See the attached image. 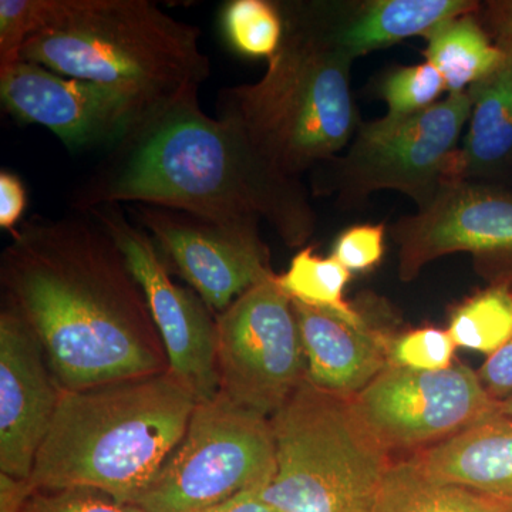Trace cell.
<instances>
[{
	"label": "cell",
	"mask_w": 512,
	"mask_h": 512,
	"mask_svg": "<svg viewBox=\"0 0 512 512\" xmlns=\"http://www.w3.org/2000/svg\"><path fill=\"white\" fill-rule=\"evenodd\" d=\"M12 234L3 301L35 332L63 392L170 370L143 289L92 215L35 217Z\"/></svg>",
	"instance_id": "obj_1"
},
{
	"label": "cell",
	"mask_w": 512,
	"mask_h": 512,
	"mask_svg": "<svg viewBox=\"0 0 512 512\" xmlns=\"http://www.w3.org/2000/svg\"><path fill=\"white\" fill-rule=\"evenodd\" d=\"M140 202L222 225L268 222L288 247L305 245L316 214L301 178L268 163L247 137L202 111L198 97L141 114L77 194L82 212Z\"/></svg>",
	"instance_id": "obj_2"
},
{
	"label": "cell",
	"mask_w": 512,
	"mask_h": 512,
	"mask_svg": "<svg viewBox=\"0 0 512 512\" xmlns=\"http://www.w3.org/2000/svg\"><path fill=\"white\" fill-rule=\"evenodd\" d=\"M284 39L261 80L228 87L218 119L289 177L339 156L362 121L352 93L355 60L330 37L316 2L278 3Z\"/></svg>",
	"instance_id": "obj_3"
},
{
	"label": "cell",
	"mask_w": 512,
	"mask_h": 512,
	"mask_svg": "<svg viewBox=\"0 0 512 512\" xmlns=\"http://www.w3.org/2000/svg\"><path fill=\"white\" fill-rule=\"evenodd\" d=\"M170 370L63 392L28 481L94 488L130 504L180 443L197 406Z\"/></svg>",
	"instance_id": "obj_4"
},
{
	"label": "cell",
	"mask_w": 512,
	"mask_h": 512,
	"mask_svg": "<svg viewBox=\"0 0 512 512\" xmlns=\"http://www.w3.org/2000/svg\"><path fill=\"white\" fill-rule=\"evenodd\" d=\"M200 37L147 0H59L20 59L127 94L147 113L198 97L211 74Z\"/></svg>",
	"instance_id": "obj_5"
},
{
	"label": "cell",
	"mask_w": 512,
	"mask_h": 512,
	"mask_svg": "<svg viewBox=\"0 0 512 512\" xmlns=\"http://www.w3.org/2000/svg\"><path fill=\"white\" fill-rule=\"evenodd\" d=\"M275 473L259 494L279 512H375L393 457L352 399L303 379L271 417Z\"/></svg>",
	"instance_id": "obj_6"
},
{
	"label": "cell",
	"mask_w": 512,
	"mask_h": 512,
	"mask_svg": "<svg viewBox=\"0 0 512 512\" xmlns=\"http://www.w3.org/2000/svg\"><path fill=\"white\" fill-rule=\"evenodd\" d=\"M468 93L407 117L362 121L343 156L316 167L318 194L338 195L339 205L359 207L373 192H402L426 207L441 185L458 178V151L470 120Z\"/></svg>",
	"instance_id": "obj_7"
},
{
	"label": "cell",
	"mask_w": 512,
	"mask_h": 512,
	"mask_svg": "<svg viewBox=\"0 0 512 512\" xmlns=\"http://www.w3.org/2000/svg\"><path fill=\"white\" fill-rule=\"evenodd\" d=\"M274 473L271 419L218 393L197 403L180 443L130 504L143 512H200L262 490Z\"/></svg>",
	"instance_id": "obj_8"
},
{
	"label": "cell",
	"mask_w": 512,
	"mask_h": 512,
	"mask_svg": "<svg viewBox=\"0 0 512 512\" xmlns=\"http://www.w3.org/2000/svg\"><path fill=\"white\" fill-rule=\"evenodd\" d=\"M217 366L220 393L268 419L305 379V352L292 298L278 275L218 313Z\"/></svg>",
	"instance_id": "obj_9"
},
{
	"label": "cell",
	"mask_w": 512,
	"mask_h": 512,
	"mask_svg": "<svg viewBox=\"0 0 512 512\" xmlns=\"http://www.w3.org/2000/svg\"><path fill=\"white\" fill-rule=\"evenodd\" d=\"M350 399L392 457L404 451L412 456L498 414V402L478 373L458 362L437 372L387 366Z\"/></svg>",
	"instance_id": "obj_10"
},
{
	"label": "cell",
	"mask_w": 512,
	"mask_h": 512,
	"mask_svg": "<svg viewBox=\"0 0 512 512\" xmlns=\"http://www.w3.org/2000/svg\"><path fill=\"white\" fill-rule=\"evenodd\" d=\"M399 278L412 282L443 256L466 252L493 284L512 286V192L481 181L453 178L416 214L394 222Z\"/></svg>",
	"instance_id": "obj_11"
},
{
	"label": "cell",
	"mask_w": 512,
	"mask_h": 512,
	"mask_svg": "<svg viewBox=\"0 0 512 512\" xmlns=\"http://www.w3.org/2000/svg\"><path fill=\"white\" fill-rule=\"evenodd\" d=\"M109 232L137 279L167 353L168 367L207 402L220 393L217 366V315L195 291L175 284L153 239L127 220L117 204L87 211Z\"/></svg>",
	"instance_id": "obj_12"
},
{
	"label": "cell",
	"mask_w": 512,
	"mask_h": 512,
	"mask_svg": "<svg viewBox=\"0 0 512 512\" xmlns=\"http://www.w3.org/2000/svg\"><path fill=\"white\" fill-rule=\"evenodd\" d=\"M136 218L175 272L215 315L275 276L259 225H222L187 212L141 204Z\"/></svg>",
	"instance_id": "obj_13"
},
{
	"label": "cell",
	"mask_w": 512,
	"mask_h": 512,
	"mask_svg": "<svg viewBox=\"0 0 512 512\" xmlns=\"http://www.w3.org/2000/svg\"><path fill=\"white\" fill-rule=\"evenodd\" d=\"M0 96L10 114L72 148L114 146L144 114L127 94L22 59L0 69Z\"/></svg>",
	"instance_id": "obj_14"
},
{
	"label": "cell",
	"mask_w": 512,
	"mask_h": 512,
	"mask_svg": "<svg viewBox=\"0 0 512 512\" xmlns=\"http://www.w3.org/2000/svg\"><path fill=\"white\" fill-rule=\"evenodd\" d=\"M63 390L39 339L12 305L0 312V474L29 480Z\"/></svg>",
	"instance_id": "obj_15"
},
{
	"label": "cell",
	"mask_w": 512,
	"mask_h": 512,
	"mask_svg": "<svg viewBox=\"0 0 512 512\" xmlns=\"http://www.w3.org/2000/svg\"><path fill=\"white\" fill-rule=\"evenodd\" d=\"M306 359V379L326 392L353 397L387 367L390 326L366 311L353 323L292 299Z\"/></svg>",
	"instance_id": "obj_16"
},
{
	"label": "cell",
	"mask_w": 512,
	"mask_h": 512,
	"mask_svg": "<svg viewBox=\"0 0 512 512\" xmlns=\"http://www.w3.org/2000/svg\"><path fill=\"white\" fill-rule=\"evenodd\" d=\"M481 5L476 0L316 2L333 42L353 60L409 37H426L447 20L480 12Z\"/></svg>",
	"instance_id": "obj_17"
},
{
	"label": "cell",
	"mask_w": 512,
	"mask_h": 512,
	"mask_svg": "<svg viewBox=\"0 0 512 512\" xmlns=\"http://www.w3.org/2000/svg\"><path fill=\"white\" fill-rule=\"evenodd\" d=\"M429 476L512 504V419L494 414L409 456Z\"/></svg>",
	"instance_id": "obj_18"
},
{
	"label": "cell",
	"mask_w": 512,
	"mask_h": 512,
	"mask_svg": "<svg viewBox=\"0 0 512 512\" xmlns=\"http://www.w3.org/2000/svg\"><path fill=\"white\" fill-rule=\"evenodd\" d=\"M467 93L471 116L458 151V178L483 183L512 157V57Z\"/></svg>",
	"instance_id": "obj_19"
},
{
	"label": "cell",
	"mask_w": 512,
	"mask_h": 512,
	"mask_svg": "<svg viewBox=\"0 0 512 512\" xmlns=\"http://www.w3.org/2000/svg\"><path fill=\"white\" fill-rule=\"evenodd\" d=\"M375 512H512V504L437 480L402 458L387 468Z\"/></svg>",
	"instance_id": "obj_20"
},
{
	"label": "cell",
	"mask_w": 512,
	"mask_h": 512,
	"mask_svg": "<svg viewBox=\"0 0 512 512\" xmlns=\"http://www.w3.org/2000/svg\"><path fill=\"white\" fill-rule=\"evenodd\" d=\"M426 39L423 56L443 76L448 94L466 93L507 59L485 32L477 13L447 20Z\"/></svg>",
	"instance_id": "obj_21"
},
{
	"label": "cell",
	"mask_w": 512,
	"mask_h": 512,
	"mask_svg": "<svg viewBox=\"0 0 512 512\" xmlns=\"http://www.w3.org/2000/svg\"><path fill=\"white\" fill-rule=\"evenodd\" d=\"M448 333L457 348L491 356L512 339L511 285L493 284L454 306Z\"/></svg>",
	"instance_id": "obj_22"
},
{
	"label": "cell",
	"mask_w": 512,
	"mask_h": 512,
	"mask_svg": "<svg viewBox=\"0 0 512 512\" xmlns=\"http://www.w3.org/2000/svg\"><path fill=\"white\" fill-rule=\"evenodd\" d=\"M352 272L340 264L335 256L320 258L315 248L301 249L293 256L291 266L278 276L279 284L295 301L326 309L349 322L360 323L366 318L365 309L357 308L343 298Z\"/></svg>",
	"instance_id": "obj_23"
},
{
	"label": "cell",
	"mask_w": 512,
	"mask_h": 512,
	"mask_svg": "<svg viewBox=\"0 0 512 512\" xmlns=\"http://www.w3.org/2000/svg\"><path fill=\"white\" fill-rule=\"evenodd\" d=\"M229 42L242 55L271 57L284 39V18L278 3L234 0L224 12Z\"/></svg>",
	"instance_id": "obj_24"
},
{
	"label": "cell",
	"mask_w": 512,
	"mask_h": 512,
	"mask_svg": "<svg viewBox=\"0 0 512 512\" xmlns=\"http://www.w3.org/2000/svg\"><path fill=\"white\" fill-rule=\"evenodd\" d=\"M380 97L387 106V116L407 117L430 109L447 92L439 70L429 62L416 66H400L380 80Z\"/></svg>",
	"instance_id": "obj_25"
},
{
	"label": "cell",
	"mask_w": 512,
	"mask_h": 512,
	"mask_svg": "<svg viewBox=\"0 0 512 512\" xmlns=\"http://www.w3.org/2000/svg\"><path fill=\"white\" fill-rule=\"evenodd\" d=\"M456 349L447 329L426 326L393 332L387 342V366L437 372L454 365Z\"/></svg>",
	"instance_id": "obj_26"
},
{
	"label": "cell",
	"mask_w": 512,
	"mask_h": 512,
	"mask_svg": "<svg viewBox=\"0 0 512 512\" xmlns=\"http://www.w3.org/2000/svg\"><path fill=\"white\" fill-rule=\"evenodd\" d=\"M59 0H0V69L20 60L30 37L55 19Z\"/></svg>",
	"instance_id": "obj_27"
},
{
	"label": "cell",
	"mask_w": 512,
	"mask_h": 512,
	"mask_svg": "<svg viewBox=\"0 0 512 512\" xmlns=\"http://www.w3.org/2000/svg\"><path fill=\"white\" fill-rule=\"evenodd\" d=\"M18 512H143L94 488L32 490Z\"/></svg>",
	"instance_id": "obj_28"
},
{
	"label": "cell",
	"mask_w": 512,
	"mask_h": 512,
	"mask_svg": "<svg viewBox=\"0 0 512 512\" xmlns=\"http://www.w3.org/2000/svg\"><path fill=\"white\" fill-rule=\"evenodd\" d=\"M384 237H386V224L357 225L346 229L340 234L333 248L336 259L353 271H367L373 269L384 255Z\"/></svg>",
	"instance_id": "obj_29"
},
{
	"label": "cell",
	"mask_w": 512,
	"mask_h": 512,
	"mask_svg": "<svg viewBox=\"0 0 512 512\" xmlns=\"http://www.w3.org/2000/svg\"><path fill=\"white\" fill-rule=\"evenodd\" d=\"M478 377L488 394L497 402L512 396V339L503 349L488 356Z\"/></svg>",
	"instance_id": "obj_30"
},
{
	"label": "cell",
	"mask_w": 512,
	"mask_h": 512,
	"mask_svg": "<svg viewBox=\"0 0 512 512\" xmlns=\"http://www.w3.org/2000/svg\"><path fill=\"white\" fill-rule=\"evenodd\" d=\"M477 18L507 57H512V0H491L481 5Z\"/></svg>",
	"instance_id": "obj_31"
},
{
	"label": "cell",
	"mask_w": 512,
	"mask_h": 512,
	"mask_svg": "<svg viewBox=\"0 0 512 512\" xmlns=\"http://www.w3.org/2000/svg\"><path fill=\"white\" fill-rule=\"evenodd\" d=\"M26 208V191L22 181L8 171L0 173V227L15 231Z\"/></svg>",
	"instance_id": "obj_32"
},
{
	"label": "cell",
	"mask_w": 512,
	"mask_h": 512,
	"mask_svg": "<svg viewBox=\"0 0 512 512\" xmlns=\"http://www.w3.org/2000/svg\"><path fill=\"white\" fill-rule=\"evenodd\" d=\"M200 512H279L266 503L259 490L244 491Z\"/></svg>",
	"instance_id": "obj_33"
},
{
	"label": "cell",
	"mask_w": 512,
	"mask_h": 512,
	"mask_svg": "<svg viewBox=\"0 0 512 512\" xmlns=\"http://www.w3.org/2000/svg\"><path fill=\"white\" fill-rule=\"evenodd\" d=\"M30 493L28 481L0 474V512H18Z\"/></svg>",
	"instance_id": "obj_34"
},
{
	"label": "cell",
	"mask_w": 512,
	"mask_h": 512,
	"mask_svg": "<svg viewBox=\"0 0 512 512\" xmlns=\"http://www.w3.org/2000/svg\"><path fill=\"white\" fill-rule=\"evenodd\" d=\"M498 414L511 417L512 419V396L498 402Z\"/></svg>",
	"instance_id": "obj_35"
}]
</instances>
